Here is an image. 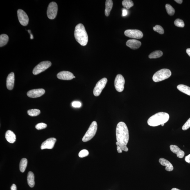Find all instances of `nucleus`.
Returning <instances> with one entry per match:
<instances>
[{"instance_id":"10","label":"nucleus","mask_w":190,"mask_h":190,"mask_svg":"<svg viewBox=\"0 0 190 190\" xmlns=\"http://www.w3.org/2000/svg\"><path fill=\"white\" fill-rule=\"evenodd\" d=\"M124 34L126 36L135 39H141L143 36L142 32L139 30H127Z\"/></svg>"},{"instance_id":"42","label":"nucleus","mask_w":190,"mask_h":190,"mask_svg":"<svg viewBox=\"0 0 190 190\" xmlns=\"http://www.w3.org/2000/svg\"><path fill=\"white\" fill-rule=\"evenodd\" d=\"M171 190H181L180 189H176V188H173Z\"/></svg>"},{"instance_id":"5","label":"nucleus","mask_w":190,"mask_h":190,"mask_svg":"<svg viewBox=\"0 0 190 190\" xmlns=\"http://www.w3.org/2000/svg\"><path fill=\"white\" fill-rule=\"evenodd\" d=\"M97 128L98 125L96 122L93 121L82 138V141L84 142H87L92 139L96 134L97 130Z\"/></svg>"},{"instance_id":"26","label":"nucleus","mask_w":190,"mask_h":190,"mask_svg":"<svg viewBox=\"0 0 190 190\" xmlns=\"http://www.w3.org/2000/svg\"><path fill=\"white\" fill-rule=\"evenodd\" d=\"M27 113L29 115L32 116H37L41 113V111L37 109H31L28 111Z\"/></svg>"},{"instance_id":"3","label":"nucleus","mask_w":190,"mask_h":190,"mask_svg":"<svg viewBox=\"0 0 190 190\" xmlns=\"http://www.w3.org/2000/svg\"><path fill=\"white\" fill-rule=\"evenodd\" d=\"M169 119V114L166 112L158 113L150 117L148 121L149 125L151 126H157L164 124Z\"/></svg>"},{"instance_id":"44","label":"nucleus","mask_w":190,"mask_h":190,"mask_svg":"<svg viewBox=\"0 0 190 190\" xmlns=\"http://www.w3.org/2000/svg\"><path fill=\"white\" fill-rule=\"evenodd\" d=\"M76 78V77L74 76V78Z\"/></svg>"},{"instance_id":"8","label":"nucleus","mask_w":190,"mask_h":190,"mask_svg":"<svg viewBox=\"0 0 190 190\" xmlns=\"http://www.w3.org/2000/svg\"><path fill=\"white\" fill-rule=\"evenodd\" d=\"M107 82V79L105 78L102 79L97 83L93 91L94 96H99L106 85Z\"/></svg>"},{"instance_id":"18","label":"nucleus","mask_w":190,"mask_h":190,"mask_svg":"<svg viewBox=\"0 0 190 190\" xmlns=\"http://www.w3.org/2000/svg\"><path fill=\"white\" fill-rule=\"evenodd\" d=\"M159 162L162 166H166L165 170L168 171H173L174 167L171 163L166 159L161 158L159 159Z\"/></svg>"},{"instance_id":"39","label":"nucleus","mask_w":190,"mask_h":190,"mask_svg":"<svg viewBox=\"0 0 190 190\" xmlns=\"http://www.w3.org/2000/svg\"><path fill=\"white\" fill-rule=\"evenodd\" d=\"M28 31L29 32V33L30 34V39H33V35L32 34L31 32V30H28Z\"/></svg>"},{"instance_id":"2","label":"nucleus","mask_w":190,"mask_h":190,"mask_svg":"<svg viewBox=\"0 0 190 190\" xmlns=\"http://www.w3.org/2000/svg\"><path fill=\"white\" fill-rule=\"evenodd\" d=\"M74 37L77 42L81 45L85 46L88 42V36L85 27L81 23L77 25L75 28Z\"/></svg>"},{"instance_id":"25","label":"nucleus","mask_w":190,"mask_h":190,"mask_svg":"<svg viewBox=\"0 0 190 190\" xmlns=\"http://www.w3.org/2000/svg\"><path fill=\"white\" fill-rule=\"evenodd\" d=\"M163 53L161 51H155L151 53L149 56L150 59H156L159 58L163 55Z\"/></svg>"},{"instance_id":"24","label":"nucleus","mask_w":190,"mask_h":190,"mask_svg":"<svg viewBox=\"0 0 190 190\" xmlns=\"http://www.w3.org/2000/svg\"><path fill=\"white\" fill-rule=\"evenodd\" d=\"M28 160L26 158H23L21 159L19 164L20 171L22 173H23L26 169L27 166Z\"/></svg>"},{"instance_id":"15","label":"nucleus","mask_w":190,"mask_h":190,"mask_svg":"<svg viewBox=\"0 0 190 190\" xmlns=\"http://www.w3.org/2000/svg\"><path fill=\"white\" fill-rule=\"evenodd\" d=\"M15 82V74L14 72L9 74L6 79V87L9 90H11L14 88Z\"/></svg>"},{"instance_id":"38","label":"nucleus","mask_w":190,"mask_h":190,"mask_svg":"<svg viewBox=\"0 0 190 190\" xmlns=\"http://www.w3.org/2000/svg\"><path fill=\"white\" fill-rule=\"evenodd\" d=\"M117 150L118 153H121L122 152V150L121 149V148L119 147V146H117Z\"/></svg>"},{"instance_id":"28","label":"nucleus","mask_w":190,"mask_h":190,"mask_svg":"<svg viewBox=\"0 0 190 190\" xmlns=\"http://www.w3.org/2000/svg\"><path fill=\"white\" fill-rule=\"evenodd\" d=\"M166 9L168 15L170 16H173L175 14V10L171 5L166 4Z\"/></svg>"},{"instance_id":"40","label":"nucleus","mask_w":190,"mask_h":190,"mask_svg":"<svg viewBox=\"0 0 190 190\" xmlns=\"http://www.w3.org/2000/svg\"><path fill=\"white\" fill-rule=\"evenodd\" d=\"M175 1L176 2V3L179 4H181L183 2L182 0H175Z\"/></svg>"},{"instance_id":"6","label":"nucleus","mask_w":190,"mask_h":190,"mask_svg":"<svg viewBox=\"0 0 190 190\" xmlns=\"http://www.w3.org/2000/svg\"><path fill=\"white\" fill-rule=\"evenodd\" d=\"M51 63L50 61H44L41 62L34 68L33 70V74L37 75L46 70L51 67Z\"/></svg>"},{"instance_id":"4","label":"nucleus","mask_w":190,"mask_h":190,"mask_svg":"<svg viewBox=\"0 0 190 190\" xmlns=\"http://www.w3.org/2000/svg\"><path fill=\"white\" fill-rule=\"evenodd\" d=\"M171 75V72L169 69H163L158 71L154 75L152 80L155 82L161 81L169 78Z\"/></svg>"},{"instance_id":"31","label":"nucleus","mask_w":190,"mask_h":190,"mask_svg":"<svg viewBox=\"0 0 190 190\" xmlns=\"http://www.w3.org/2000/svg\"><path fill=\"white\" fill-rule=\"evenodd\" d=\"M89 152L87 150L84 149L81 150L79 154V156L80 158L86 157L89 155Z\"/></svg>"},{"instance_id":"27","label":"nucleus","mask_w":190,"mask_h":190,"mask_svg":"<svg viewBox=\"0 0 190 190\" xmlns=\"http://www.w3.org/2000/svg\"><path fill=\"white\" fill-rule=\"evenodd\" d=\"M123 6L127 9H129L134 5L133 1L131 0H124L122 1Z\"/></svg>"},{"instance_id":"30","label":"nucleus","mask_w":190,"mask_h":190,"mask_svg":"<svg viewBox=\"0 0 190 190\" xmlns=\"http://www.w3.org/2000/svg\"><path fill=\"white\" fill-rule=\"evenodd\" d=\"M153 30L154 31L157 32L161 34H163L164 33V29L159 25H156L154 27Z\"/></svg>"},{"instance_id":"17","label":"nucleus","mask_w":190,"mask_h":190,"mask_svg":"<svg viewBox=\"0 0 190 190\" xmlns=\"http://www.w3.org/2000/svg\"><path fill=\"white\" fill-rule=\"evenodd\" d=\"M170 150L173 153L176 154L177 156L179 158L182 159L184 157L185 153L178 146L176 145H171L170 146Z\"/></svg>"},{"instance_id":"34","label":"nucleus","mask_w":190,"mask_h":190,"mask_svg":"<svg viewBox=\"0 0 190 190\" xmlns=\"http://www.w3.org/2000/svg\"><path fill=\"white\" fill-rule=\"evenodd\" d=\"M72 105L74 107H80L81 106V104L79 101H74L73 102Z\"/></svg>"},{"instance_id":"23","label":"nucleus","mask_w":190,"mask_h":190,"mask_svg":"<svg viewBox=\"0 0 190 190\" xmlns=\"http://www.w3.org/2000/svg\"><path fill=\"white\" fill-rule=\"evenodd\" d=\"M9 37L5 34L0 36V47H1L6 44L9 41Z\"/></svg>"},{"instance_id":"19","label":"nucleus","mask_w":190,"mask_h":190,"mask_svg":"<svg viewBox=\"0 0 190 190\" xmlns=\"http://www.w3.org/2000/svg\"><path fill=\"white\" fill-rule=\"evenodd\" d=\"M5 137L9 143H13L16 141V135L11 131H7L5 133Z\"/></svg>"},{"instance_id":"7","label":"nucleus","mask_w":190,"mask_h":190,"mask_svg":"<svg viewBox=\"0 0 190 190\" xmlns=\"http://www.w3.org/2000/svg\"><path fill=\"white\" fill-rule=\"evenodd\" d=\"M57 11H58V6L56 3L52 2L48 5L47 15L48 18L51 19H54L56 18Z\"/></svg>"},{"instance_id":"36","label":"nucleus","mask_w":190,"mask_h":190,"mask_svg":"<svg viewBox=\"0 0 190 190\" xmlns=\"http://www.w3.org/2000/svg\"><path fill=\"white\" fill-rule=\"evenodd\" d=\"M122 12V16H126L127 14H128V11H127L126 9H124L123 10Z\"/></svg>"},{"instance_id":"37","label":"nucleus","mask_w":190,"mask_h":190,"mask_svg":"<svg viewBox=\"0 0 190 190\" xmlns=\"http://www.w3.org/2000/svg\"><path fill=\"white\" fill-rule=\"evenodd\" d=\"M11 190H17L16 186L15 184H12L11 187Z\"/></svg>"},{"instance_id":"35","label":"nucleus","mask_w":190,"mask_h":190,"mask_svg":"<svg viewBox=\"0 0 190 190\" xmlns=\"http://www.w3.org/2000/svg\"><path fill=\"white\" fill-rule=\"evenodd\" d=\"M185 160L186 162L190 164V154L186 156L185 157Z\"/></svg>"},{"instance_id":"12","label":"nucleus","mask_w":190,"mask_h":190,"mask_svg":"<svg viewBox=\"0 0 190 190\" xmlns=\"http://www.w3.org/2000/svg\"><path fill=\"white\" fill-rule=\"evenodd\" d=\"M56 141V139L54 138H51L46 139L41 145V149H52Z\"/></svg>"},{"instance_id":"22","label":"nucleus","mask_w":190,"mask_h":190,"mask_svg":"<svg viewBox=\"0 0 190 190\" xmlns=\"http://www.w3.org/2000/svg\"><path fill=\"white\" fill-rule=\"evenodd\" d=\"M177 89L182 93L190 96V87L184 85H179L177 86Z\"/></svg>"},{"instance_id":"43","label":"nucleus","mask_w":190,"mask_h":190,"mask_svg":"<svg viewBox=\"0 0 190 190\" xmlns=\"http://www.w3.org/2000/svg\"><path fill=\"white\" fill-rule=\"evenodd\" d=\"M164 124H162L161 125H162V126H164Z\"/></svg>"},{"instance_id":"13","label":"nucleus","mask_w":190,"mask_h":190,"mask_svg":"<svg viewBox=\"0 0 190 190\" xmlns=\"http://www.w3.org/2000/svg\"><path fill=\"white\" fill-rule=\"evenodd\" d=\"M45 93V91L44 89H34L29 91L27 95L30 98H36L43 96Z\"/></svg>"},{"instance_id":"20","label":"nucleus","mask_w":190,"mask_h":190,"mask_svg":"<svg viewBox=\"0 0 190 190\" xmlns=\"http://www.w3.org/2000/svg\"><path fill=\"white\" fill-rule=\"evenodd\" d=\"M113 3L112 0H107L105 2V15L106 16H109L110 15L111 10L112 8Z\"/></svg>"},{"instance_id":"29","label":"nucleus","mask_w":190,"mask_h":190,"mask_svg":"<svg viewBox=\"0 0 190 190\" xmlns=\"http://www.w3.org/2000/svg\"><path fill=\"white\" fill-rule=\"evenodd\" d=\"M174 23L175 26L183 28L184 26V21L182 19H176Z\"/></svg>"},{"instance_id":"41","label":"nucleus","mask_w":190,"mask_h":190,"mask_svg":"<svg viewBox=\"0 0 190 190\" xmlns=\"http://www.w3.org/2000/svg\"><path fill=\"white\" fill-rule=\"evenodd\" d=\"M186 52H187L188 55L190 57V48H188L186 50Z\"/></svg>"},{"instance_id":"21","label":"nucleus","mask_w":190,"mask_h":190,"mask_svg":"<svg viewBox=\"0 0 190 190\" xmlns=\"http://www.w3.org/2000/svg\"><path fill=\"white\" fill-rule=\"evenodd\" d=\"M28 183L30 187L33 188L35 185V177L34 173L31 171L29 172L27 176Z\"/></svg>"},{"instance_id":"1","label":"nucleus","mask_w":190,"mask_h":190,"mask_svg":"<svg viewBox=\"0 0 190 190\" xmlns=\"http://www.w3.org/2000/svg\"><path fill=\"white\" fill-rule=\"evenodd\" d=\"M116 136L117 146H126L129 139V130L127 125L123 122L118 124L116 129Z\"/></svg>"},{"instance_id":"9","label":"nucleus","mask_w":190,"mask_h":190,"mask_svg":"<svg viewBox=\"0 0 190 190\" xmlns=\"http://www.w3.org/2000/svg\"><path fill=\"white\" fill-rule=\"evenodd\" d=\"M125 82L124 78L121 75L118 74L116 76L114 80V86L118 92H121L124 90Z\"/></svg>"},{"instance_id":"16","label":"nucleus","mask_w":190,"mask_h":190,"mask_svg":"<svg viewBox=\"0 0 190 190\" xmlns=\"http://www.w3.org/2000/svg\"><path fill=\"white\" fill-rule=\"evenodd\" d=\"M140 41L135 39H129L127 41L126 45L127 46L132 49H137L140 47L141 45Z\"/></svg>"},{"instance_id":"14","label":"nucleus","mask_w":190,"mask_h":190,"mask_svg":"<svg viewBox=\"0 0 190 190\" xmlns=\"http://www.w3.org/2000/svg\"><path fill=\"white\" fill-rule=\"evenodd\" d=\"M57 78L61 80H69L74 78V75L70 71H63L57 74Z\"/></svg>"},{"instance_id":"11","label":"nucleus","mask_w":190,"mask_h":190,"mask_svg":"<svg viewBox=\"0 0 190 190\" xmlns=\"http://www.w3.org/2000/svg\"><path fill=\"white\" fill-rule=\"evenodd\" d=\"M17 15L19 22L21 25L24 26L28 25L29 19L27 15L24 11L21 9L18 10Z\"/></svg>"},{"instance_id":"33","label":"nucleus","mask_w":190,"mask_h":190,"mask_svg":"<svg viewBox=\"0 0 190 190\" xmlns=\"http://www.w3.org/2000/svg\"><path fill=\"white\" fill-rule=\"evenodd\" d=\"M190 127V118L186 122L182 127V129L183 130H186L189 129Z\"/></svg>"},{"instance_id":"32","label":"nucleus","mask_w":190,"mask_h":190,"mask_svg":"<svg viewBox=\"0 0 190 190\" xmlns=\"http://www.w3.org/2000/svg\"><path fill=\"white\" fill-rule=\"evenodd\" d=\"M46 127H47V125L43 123H39L35 126V128L38 130L43 129L46 128Z\"/></svg>"}]
</instances>
